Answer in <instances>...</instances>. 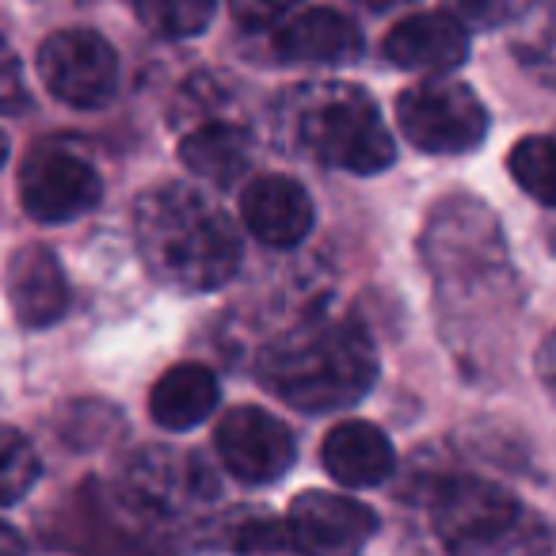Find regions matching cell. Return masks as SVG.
<instances>
[{"mask_svg":"<svg viewBox=\"0 0 556 556\" xmlns=\"http://www.w3.org/2000/svg\"><path fill=\"white\" fill-rule=\"evenodd\" d=\"M134 240L149 275L179 294H210L240 267L237 225L214 199L184 184H161L141 194Z\"/></svg>","mask_w":556,"mask_h":556,"instance_id":"1","label":"cell"},{"mask_svg":"<svg viewBox=\"0 0 556 556\" xmlns=\"http://www.w3.org/2000/svg\"><path fill=\"white\" fill-rule=\"evenodd\" d=\"M263 389L298 412H340L358 404L378 381L370 336L351 320L317 317L290 328L260 351Z\"/></svg>","mask_w":556,"mask_h":556,"instance_id":"2","label":"cell"},{"mask_svg":"<svg viewBox=\"0 0 556 556\" xmlns=\"http://www.w3.org/2000/svg\"><path fill=\"white\" fill-rule=\"evenodd\" d=\"M278 130L290 149L351 176H378L396 161V141L370 92L343 80L298 85L278 103Z\"/></svg>","mask_w":556,"mask_h":556,"instance_id":"3","label":"cell"},{"mask_svg":"<svg viewBox=\"0 0 556 556\" xmlns=\"http://www.w3.org/2000/svg\"><path fill=\"white\" fill-rule=\"evenodd\" d=\"M434 533L454 553H495L522 548L526 510L500 484L480 477H450L434 488L431 500Z\"/></svg>","mask_w":556,"mask_h":556,"instance_id":"4","label":"cell"},{"mask_svg":"<svg viewBox=\"0 0 556 556\" xmlns=\"http://www.w3.org/2000/svg\"><path fill=\"white\" fill-rule=\"evenodd\" d=\"M396 126L419 153L462 156L488 138V111L462 80H424L401 92Z\"/></svg>","mask_w":556,"mask_h":556,"instance_id":"5","label":"cell"},{"mask_svg":"<svg viewBox=\"0 0 556 556\" xmlns=\"http://www.w3.org/2000/svg\"><path fill=\"white\" fill-rule=\"evenodd\" d=\"M100 202V176L62 141L35 146L20 164V206L39 225H70Z\"/></svg>","mask_w":556,"mask_h":556,"instance_id":"6","label":"cell"},{"mask_svg":"<svg viewBox=\"0 0 556 556\" xmlns=\"http://www.w3.org/2000/svg\"><path fill=\"white\" fill-rule=\"evenodd\" d=\"M39 77L47 92L70 108H108L118 92V54L103 35L70 27L39 47Z\"/></svg>","mask_w":556,"mask_h":556,"instance_id":"7","label":"cell"},{"mask_svg":"<svg viewBox=\"0 0 556 556\" xmlns=\"http://www.w3.org/2000/svg\"><path fill=\"white\" fill-rule=\"evenodd\" d=\"M217 457L244 484H275L298 457L294 434L263 408H232L217 424Z\"/></svg>","mask_w":556,"mask_h":556,"instance_id":"8","label":"cell"},{"mask_svg":"<svg viewBox=\"0 0 556 556\" xmlns=\"http://www.w3.org/2000/svg\"><path fill=\"white\" fill-rule=\"evenodd\" d=\"M287 522L305 553H355L378 530V515L366 503L336 492H302Z\"/></svg>","mask_w":556,"mask_h":556,"instance_id":"9","label":"cell"},{"mask_svg":"<svg viewBox=\"0 0 556 556\" xmlns=\"http://www.w3.org/2000/svg\"><path fill=\"white\" fill-rule=\"evenodd\" d=\"M244 229L267 248H298L313 232V199L294 176H255L240 194Z\"/></svg>","mask_w":556,"mask_h":556,"instance_id":"10","label":"cell"},{"mask_svg":"<svg viewBox=\"0 0 556 556\" xmlns=\"http://www.w3.org/2000/svg\"><path fill=\"white\" fill-rule=\"evenodd\" d=\"M366 39L351 16L336 9H298L275 27V54L302 65H351Z\"/></svg>","mask_w":556,"mask_h":556,"instance_id":"11","label":"cell"},{"mask_svg":"<svg viewBox=\"0 0 556 556\" xmlns=\"http://www.w3.org/2000/svg\"><path fill=\"white\" fill-rule=\"evenodd\" d=\"M386 58L396 70L442 77V73L457 70L469 58V35L446 12H419V16L401 20L389 31Z\"/></svg>","mask_w":556,"mask_h":556,"instance_id":"12","label":"cell"},{"mask_svg":"<svg viewBox=\"0 0 556 556\" xmlns=\"http://www.w3.org/2000/svg\"><path fill=\"white\" fill-rule=\"evenodd\" d=\"M9 298L27 328H47L70 309V282L58 255L42 244H24L9 263Z\"/></svg>","mask_w":556,"mask_h":556,"instance_id":"13","label":"cell"},{"mask_svg":"<svg viewBox=\"0 0 556 556\" xmlns=\"http://www.w3.org/2000/svg\"><path fill=\"white\" fill-rule=\"evenodd\" d=\"M320 457H325L328 477L340 480L343 488H374L393 477L396 469V450L389 434L378 424H366V419L336 424L328 431Z\"/></svg>","mask_w":556,"mask_h":556,"instance_id":"14","label":"cell"},{"mask_svg":"<svg viewBox=\"0 0 556 556\" xmlns=\"http://www.w3.org/2000/svg\"><path fill=\"white\" fill-rule=\"evenodd\" d=\"M217 378L210 366L202 363H179L164 374L149 393V416L164 427V431H191V427L206 424L217 408Z\"/></svg>","mask_w":556,"mask_h":556,"instance_id":"15","label":"cell"},{"mask_svg":"<svg viewBox=\"0 0 556 556\" xmlns=\"http://www.w3.org/2000/svg\"><path fill=\"white\" fill-rule=\"evenodd\" d=\"M179 161L206 184L232 187L252 164V138L232 123H206L179 141Z\"/></svg>","mask_w":556,"mask_h":556,"instance_id":"16","label":"cell"},{"mask_svg":"<svg viewBox=\"0 0 556 556\" xmlns=\"http://www.w3.org/2000/svg\"><path fill=\"white\" fill-rule=\"evenodd\" d=\"M510 54L533 80L556 88V0H538L515 20Z\"/></svg>","mask_w":556,"mask_h":556,"instance_id":"17","label":"cell"},{"mask_svg":"<svg viewBox=\"0 0 556 556\" xmlns=\"http://www.w3.org/2000/svg\"><path fill=\"white\" fill-rule=\"evenodd\" d=\"M507 168L530 199L556 210V138H545V134L522 138L510 149Z\"/></svg>","mask_w":556,"mask_h":556,"instance_id":"18","label":"cell"},{"mask_svg":"<svg viewBox=\"0 0 556 556\" xmlns=\"http://www.w3.org/2000/svg\"><path fill=\"white\" fill-rule=\"evenodd\" d=\"M134 12L161 39H194L214 24L217 0H134Z\"/></svg>","mask_w":556,"mask_h":556,"instance_id":"19","label":"cell"},{"mask_svg":"<svg viewBox=\"0 0 556 556\" xmlns=\"http://www.w3.org/2000/svg\"><path fill=\"white\" fill-rule=\"evenodd\" d=\"M0 465H4V469H0V495H4V503H16L20 495H24L27 488L39 480V462H35L31 446L20 439L16 427H9V431H4Z\"/></svg>","mask_w":556,"mask_h":556,"instance_id":"20","label":"cell"},{"mask_svg":"<svg viewBox=\"0 0 556 556\" xmlns=\"http://www.w3.org/2000/svg\"><path fill=\"white\" fill-rule=\"evenodd\" d=\"M298 4H302V0H229L232 20H237L240 27H248V31L282 24L290 12H298Z\"/></svg>","mask_w":556,"mask_h":556,"instance_id":"21","label":"cell"},{"mask_svg":"<svg viewBox=\"0 0 556 556\" xmlns=\"http://www.w3.org/2000/svg\"><path fill=\"white\" fill-rule=\"evenodd\" d=\"M450 4H454L465 20H472V24H500L515 0H450Z\"/></svg>","mask_w":556,"mask_h":556,"instance_id":"22","label":"cell"},{"mask_svg":"<svg viewBox=\"0 0 556 556\" xmlns=\"http://www.w3.org/2000/svg\"><path fill=\"white\" fill-rule=\"evenodd\" d=\"M24 108V88H20V62L9 58V70H4V111L16 115Z\"/></svg>","mask_w":556,"mask_h":556,"instance_id":"23","label":"cell"},{"mask_svg":"<svg viewBox=\"0 0 556 556\" xmlns=\"http://www.w3.org/2000/svg\"><path fill=\"white\" fill-rule=\"evenodd\" d=\"M538 374H541V381H545V386L556 393V332L548 336L545 343H541V351H538Z\"/></svg>","mask_w":556,"mask_h":556,"instance_id":"24","label":"cell"},{"mask_svg":"<svg viewBox=\"0 0 556 556\" xmlns=\"http://www.w3.org/2000/svg\"><path fill=\"white\" fill-rule=\"evenodd\" d=\"M355 4H363L370 12H389V9H401V4H412V0H355Z\"/></svg>","mask_w":556,"mask_h":556,"instance_id":"25","label":"cell"}]
</instances>
